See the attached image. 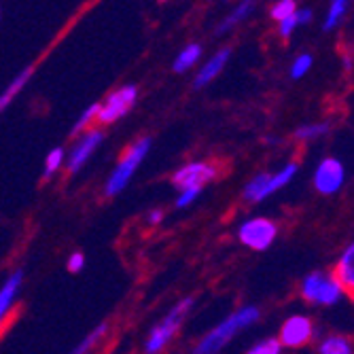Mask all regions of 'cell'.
Here are the masks:
<instances>
[{"label":"cell","instance_id":"ac0fdd59","mask_svg":"<svg viewBox=\"0 0 354 354\" xmlns=\"http://www.w3.org/2000/svg\"><path fill=\"white\" fill-rule=\"evenodd\" d=\"M268 178H270V174L261 172V174L252 176L246 183V187H244V200L248 204H259V202L266 200V183H268Z\"/></svg>","mask_w":354,"mask_h":354},{"label":"cell","instance_id":"484cf974","mask_svg":"<svg viewBox=\"0 0 354 354\" xmlns=\"http://www.w3.org/2000/svg\"><path fill=\"white\" fill-rule=\"evenodd\" d=\"M312 68V55L310 53H301L293 59L291 64V77L293 79H301L308 75V71Z\"/></svg>","mask_w":354,"mask_h":354},{"label":"cell","instance_id":"44dd1931","mask_svg":"<svg viewBox=\"0 0 354 354\" xmlns=\"http://www.w3.org/2000/svg\"><path fill=\"white\" fill-rule=\"evenodd\" d=\"M329 132V123H308V125H301L297 127L295 132V138L301 140V142H308V140H314V138H320Z\"/></svg>","mask_w":354,"mask_h":354},{"label":"cell","instance_id":"d4e9b609","mask_svg":"<svg viewBox=\"0 0 354 354\" xmlns=\"http://www.w3.org/2000/svg\"><path fill=\"white\" fill-rule=\"evenodd\" d=\"M295 11H297V3H293V0H278L276 5H272L270 15H272V19L282 21V19H286L288 15H293Z\"/></svg>","mask_w":354,"mask_h":354},{"label":"cell","instance_id":"5b68a950","mask_svg":"<svg viewBox=\"0 0 354 354\" xmlns=\"http://www.w3.org/2000/svg\"><path fill=\"white\" fill-rule=\"evenodd\" d=\"M278 236V225L268 216H252L238 227V238L250 250H268Z\"/></svg>","mask_w":354,"mask_h":354},{"label":"cell","instance_id":"9c48e42d","mask_svg":"<svg viewBox=\"0 0 354 354\" xmlns=\"http://www.w3.org/2000/svg\"><path fill=\"white\" fill-rule=\"evenodd\" d=\"M312 337H314L312 318H308L306 314H295L284 320V325L280 327L278 342H280V346H286V348H301Z\"/></svg>","mask_w":354,"mask_h":354},{"label":"cell","instance_id":"d6986e66","mask_svg":"<svg viewBox=\"0 0 354 354\" xmlns=\"http://www.w3.org/2000/svg\"><path fill=\"white\" fill-rule=\"evenodd\" d=\"M320 354H354V346L346 335H329L318 346Z\"/></svg>","mask_w":354,"mask_h":354},{"label":"cell","instance_id":"7a4b0ae2","mask_svg":"<svg viewBox=\"0 0 354 354\" xmlns=\"http://www.w3.org/2000/svg\"><path fill=\"white\" fill-rule=\"evenodd\" d=\"M151 145H153V140L149 136H145V138L136 140L130 149H127V153L119 159V164L115 166V170L109 176V183L104 187V193H106L109 198L117 196V193H121L127 187V183H130V178L134 176L138 166L145 162V157H147Z\"/></svg>","mask_w":354,"mask_h":354},{"label":"cell","instance_id":"4fadbf2b","mask_svg":"<svg viewBox=\"0 0 354 354\" xmlns=\"http://www.w3.org/2000/svg\"><path fill=\"white\" fill-rule=\"evenodd\" d=\"M21 282H24V272L21 270H15L7 280L5 284L0 286V323L7 318L9 310L13 308L15 299H17V293L21 288Z\"/></svg>","mask_w":354,"mask_h":354},{"label":"cell","instance_id":"2e32d148","mask_svg":"<svg viewBox=\"0 0 354 354\" xmlns=\"http://www.w3.org/2000/svg\"><path fill=\"white\" fill-rule=\"evenodd\" d=\"M200 57H202V47L198 43H191L176 55V59L172 64V71L174 73H187L189 68L196 66Z\"/></svg>","mask_w":354,"mask_h":354},{"label":"cell","instance_id":"e0dca14e","mask_svg":"<svg viewBox=\"0 0 354 354\" xmlns=\"http://www.w3.org/2000/svg\"><path fill=\"white\" fill-rule=\"evenodd\" d=\"M252 9H254V3H250V0H246V3H240L227 17H225V19L218 24L216 35H225V32H230L232 28H236L240 21H244V19L252 13Z\"/></svg>","mask_w":354,"mask_h":354},{"label":"cell","instance_id":"30bf717a","mask_svg":"<svg viewBox=\"0 0 354 354\" xmlns=\"http://www.w3.org/2000/svg\"><path fill=\"white\" fill-rule=\"evenodd\" d=\"M102 140H104L102 132H98V130H87V132L83 134V138H81V140L75 145V149L71 151L68 162H66V170H68L71 174L79 172V170L87 164V159L93 155V151L100 147Z\"/></svg>","mask_w":354,"mask_h":354},{"label":"cell","instance_id":"cb8c5ba5","mask_svg":"<svg viewBox=\"0 0 354 354\" xmlns=\"http://www.w3.org/2000/svg\"><path fill=\"white\" fill-rule=\"evenodd\" d=\"M98 111H100V104H91V106H87V109L81 113V117L77 119V123H75V127H73V134L87 132V127L91 125V121H93V119H98Z\"/></svg>","mask_w":354,"mask_h":354},{"label":"cell","instance_id":"4dcf8cb0","mask_svg":"<svg viewBox=\"0 0 354 354\" xmlns=\"http://www.w3.org/2000/svg\"><path fill=\"white\" fill-rule=\"evenodd\" d=\"M295 15H297L299 26H301V24H308V21L312 19V11H310V9H297V11H295Z\"/></svg>","mask_w":354,"mask_h":354},{"label":"cell","instance_id":"277c9868","mask_svg":"<svg viewBox=\"0 0 354 354\" xmlns=\"http://www.w3.org/2000/svg\"><path fill=\"white\" fill-rule=\"evenodd\" d=\"M301 295L306 301L316 306H333L344 297V291L333 274L312 272L301 282Z\"/></svg>","mask_w":354,"mask_h":354},{"label":"cell","instance_id":"52a82bcc","mask_svg":"<svg viewBox=\"0 0 354 354\" xmlns=\"http://www.w3.org/2000/svg\"><path fill=\"white\" fill-rule=\"evenodd\" d=\"M216 176H218V166H214L210 162H189V164H185L183 168H178L174 172L172 183L180 191H185V189H204V185H208Z\"/></svg>","mask_w":354,"mask_h":354},{"label":"cell","instance_id":"5bb4252c","mask_svg":"<svg viewBox=\"0 0 354 354\" xmlns=\"http://www.w3.org/2000/svg\"><path fill=\"white\" fill-rule=\"evenodd\" d=\"M35 64H30V66H26L9 85H7V89L0 93V115H3V111H7L9 109V104L13 102V98H17L19 95V91L26 87V83L30 81V77H32V73H35Z\"/></svg>","mask_w":354,"mask_h":354},{"label":"cell","instance_id":"4316f807","mask_svg":"<svg viewBox=\"0 0 354 354\" xmlns=\"http://www.w3.org/2000/svg\"><path fill=\"white\" fill-rule=\"evenodd\" d=\"M282 346L278 342V337H268L259 344H254L246 354H280Z\"/></svg>","mask_w":354,"mask_h":354},{"label":"cell","instance_id":"f546056e","mask_svg":"<svg viewBox=\"0 0 354 354\" xmlns=\"http://www.w3.org/2000/svg\"><path fill=\"white\" fill-rule=\"evenodd\" d=\"M83 266H85V254L83 252H73L68 257V272L77 274V272L83 270Z\"/></svg>","mask_w":354,"mask_h":354},{"label":"cell","instance_id":"8fae6325","mask_svg":"<svg viewBox=\"0 0 354 354\" xmlns=\"http://www.w3.org/2000/svg\"><path fill=\"white\" fill-rule=\"evenodd\" d=\"M333 278L342 286L344 295L354 299V242L346 246V250L337 259L335 270H333Z\"/></svg>","mask_w":354,"mask_h":354},{"label":"cell","instance_id":"f1b7e54d","mask_svg":"<svg viewBox=\"0 0 354 354\" xmlns=\"http://www.w3.org/2000/svg\"><path fill=\"white\" fill-rule=\"evenodd\" d=\"M200 193H202V189H185V191H180V196L176 200V206L178 208H187L189 204H193V202L198 200Z\"/></svg>","mask_w":354,"mask_h":354},{"label":"cell","instance_id":"6da1fadb","mask_svg":"<svg viewBox=\"0 0 354 354\" xmlns=\"http://www.w3.org/2000/svg\"><path fill=\"white\" fill-rule=\"evenodd\" d=\"M257 320H259V310H257L254 306H244V308L236 310L232 316L225 318L221 325H216L212 331H208L198 342V346L193 348L191 354H218L221 348L225 344H230L238 331L250 327L252 323H257Z\"/></svg>","mask_w":354,"mask_h":354},{"label":"cell","instance_id":"7c38bea8","mask_svg":"<svg viewBox=\"0 0 354 354\" xmlns=\"http://www.w3.org/2000/svg\"><path fill=\"white\" fill-rule=\"evenodd\" d=\"M230 57H232V49H221V51H216L204 66L200 68V73L196 75V81H193V87L196 89H202V87H206L212 79H216L218 75H221V71L225 68V64L230 62Z\"/></svg>","mask_w":354,"mask_h":354},{"label":"cell","instance_id":"603a6c76","mask_svg":"<svg viewBox=\"0 0 354 354\" xmlns=\"http://www.w3.org/2000/svg\"><path fill=\"white\" fill-rule=\"evenodd\" d=\"M62 164H64V149H62V147H55V149L47 155V159H45L43 180H49V178L62 168Z\"/></svg>","mask_w":354,"mask_h":354},{"label":"cell","instance_id":"d6a6232c","mask_svg":"<svg viewBox=\"0 0 354 354\" xmlns=\"http://www.w3.org/2000/svg\"><path fill=\"white\" fill-rule=\"evenodd\" d=\"M344 66H346V71H350V68H352V59H350L348 55H344Z\"/></svg>","mask_w":354,"mask_h":354},{"label":"cell","instance_id":"83f0119b","mask_svg":"<svg viewBox=\"0 0 354 354\" xmlns=\"http://www.w3.org/2000/svg\"><path fill=\"white\" fill-rule=\"evenodd\" d=\"M280 24V28H278V32H280V37L282 39H288L293 35V30L299 26V21H297V15L293 13V15H288L286 19H282V21H278Z\"/></svg>","mask_w":354,"mask_h":354},{"label":"cell","instance_id":"7402d4cb","mask_svg":"<svg viewBox=\"0 0 354 354\" xmlns=\"http://www.w3.org/2000/svg\"><path fill=\"white\" fill-rule=\"evenodd\" d=\"M106 331H109V325H98V327H95L71 354H89V350L95 346V344H98L104 335H106Z\"/></svg>","mask_w":354,"mask_h":354},{"label":"cell","instance_id":"1f68e13d","mask_svg":"<svg viewBox=\"0 0 354 354\" xmlns=\"http://www.w3.org/2000/svg\"><path fill=\"white\" fill-rule=\"evenodd\" d=\"M162 218H164V212H162V210H151V212H149V223H151V225L162 223Z\"/></svg>","mask_w":354,"mask_h":354},{"label":"cell","instance_id":"ba28073f","mask_svg":"<svg viewBox=\"0 0 354 354\" xmlns=\"http://www.w3.org/2000/svg\"><path fill=\"white\" fill-rule=\"evenodd\" d=\"M346 180V168L339 159L335 157H325L323 162L316 166L314 172V187L323 196H333L344 187Z\"/></svg>","mask_w":354,"mask_h":354},{"label":"cell","instance_id":"8992f818","mask_svg":"<svg viewBox=\"0 0 354 354\" xmlns=\"http://www.w3.org/2000/svg\"><path fill=\"white\" fill-rule=\"evenodd\" d=\"M138 100V87L134 83H127V85H121L119 89H115L104 104H100V111H98V121L109 125V123H115L119 121L121 117H125L134 109Z\"/></svg>","mask_w":354,"mask_h":354},{"label":"cell","instance_id":"ffe728a7","mask_svg":"<svg viewBox=\"0 0 354 354\" xmlns=\"http://www.w3.org/2000/svg\"><path fill=\"white\" fill-rule=\"evenodd\" d=\"M348 0H333L329 5V13H327V19H325V32H331L335 30L342 19L346 17V11H348Z\"/></svg>","mask_w":354,"mask_h":354},{"label":"cell","instance_id":"3957f363","mask_svg":"<svg viewBox=\"0 0 354 354\" xmlns=\"http://www.w3.org/2000/svg\"><path fill=\"white\" fill-rule=\"evenodd\" d=\"M191 306H193V299H191V297L178 301V304L166 314V318L162 320V323L155 325V327L151 329L149 339H147V344H145V352H147V354H157V352H162V350L170 344V339H172V337L176 335V331L180 329L183 320L187 318Z\"/></svg>","mask_w":354,"mask_h":354},{"label":"cell","instance_id":"9a60e30c","mask_svg":"<svg viewBox=\"0 0 354 354\" xmlns=\"http://www.w3.org/2000/svg\"><path fill=\"white\" fill-rule=\"evenodd\" d=\"M297 170H299V166L295 162H288L284 168H280L278 172L270 174V178L266 183V198L272 196V193H276V191H280L282 187H286L288 183H291L295 178Z\"/></svg>","mask_w":354,"mask_h":354}]
</instances>
